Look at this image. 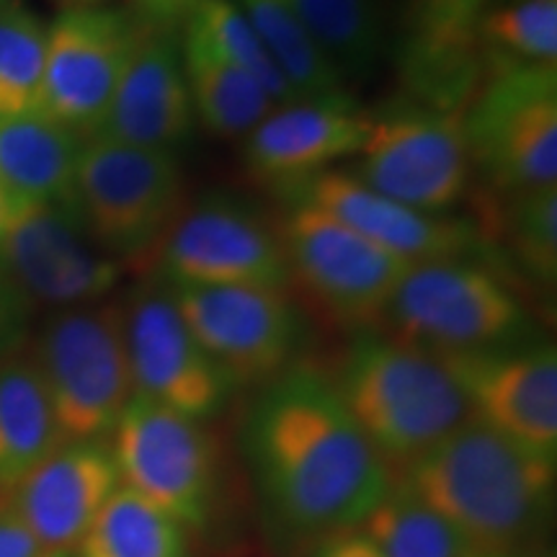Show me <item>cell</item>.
Wrapping results in <instances>:
<instances>
[{
  "label": "cell",
  "instance_id": "cell-21",
  "mask_svg": "<svg viewBox=\"0 0 557 557\" xmlns=\"http://www.w3.org/2000/svg\"><path fill=\"white\" fill-rule=\"evenodd\" d=\"M367 129V111L351 94L292 101L271 109L243 137V163L256 178L278 189L357 156Z\"/></svg>",
  "mask_w": 557,
  "mask_h": 557
},
{
  "label": "cell",
  "instance_id": "cell-28",
  "mask_svg": "<svg viewBox=\"0 0 557 557\" xmlns=\"http://www.w3.org/2000/svg\"><path fill=\"white\" fill-rule=\"evenodd\" d=\"M344 81L364 78L382 52L377 0H282Z\"/></svg>",
  "mask_w": 557,
  "mask_h": 557
},
{
  "label": "cell",
  "instance_id": "cell-40",
  "mask_svg": "<svg viewBox=\"0 0 557 557\" xmlns=\"http://www.w3.org/2000/svg\"><path fill=\"white\" fill-rule=\"evenodd\" d=\"M540 557H555L553 553H545V555H540Z\"/></svg>",
  "mask_w": 557,
  "mask_h": 557
},
{
  "label": "cell",
  "instance_id": "cell-34",
  "mask_svg": "<svg viewBox=\"0 0 557 557\" xmlns=\"http://www.w3.org/2000/svg\"><path fill=\"white\" fill-rule=\"evenodd\" d=\"M310 557H382V555L361 529H351V532L331 534V537L318 540L315 545H312Z\"/></svg>",
  "mask_w": 557,
  "mask_h": 557
},
{
  "label": "cell",
  "instance_id": "cell-24",
  "mask_svg": "<svg viewBox=\"0 0 557 557\" xmlns=\"http://www.w3.org/2000/svg\"><path fill=\"white\" fill-rule=\"evenodd\" d=\"M62 444L52 400L32 357L0 361V496Z\"/></svg>",
  "mask_w": 557,
  "mask_h": 557
},
{
  "label": "cell",
  "instance_id": "cell-13",
  "mask_svg": "<svg viewBox=\"0 0 557 557\" xmlns=\"http://www.w3.org/2000/svg\"><path fill=\"white\" fill-rule=\"evenodd\" d=\"M152 271L173 284L292 287L278 227L250 201L225 191L186 201L160 243Z\"/></svg>",
  "mask_w": 557,
  "mask_h": 557
},
{
  "label": "cell",
  "instance_id": "cell-30",
  "mask_svg": "<svg viewBox=\"0 0 557 557\" xmlns=\"http://www.w3.org/2000/svg\"><path fill=\"white\" fill-rule=\"evenodd\" d=\"M382 557H470L462 534L429 508L403 480L359 527Z\"/></svg>",
  "mask_w": 557,
  "mask_h": 557
},
{
  "label": "cell",
  "instance_id": "cell-22",
  "mask_svg": "<svg viewBox=\"0 0 557 557\" xmlns=\"http://www.w3.org/2000/svg\"><path fill=\"white\" fill-rule=\"evenodd\" d=\"M83 139L45 114H0V186L18 207L73 205Z\"/></svg>",
  "mask_w": 557,
  "mask_h": 557
},
{
  "label": "cell",
  "instance_id": "cell-3",
  "mask_svg": "<svg viewBox=\"0 0 557 557\" xmlns=\"http://www.w3.org/2000/svg\"><path fill=\"white\" fill-rule=\"evenodd\" d=\"M331 382L387 468L408 470L472 418L447 361L385 331L354 333Z\"/></svg>",
  "mask_w": 557,
  "mask_h": 557
},
{
  "label": "cell",
  "instance_id": "cell-4",
  "mask_svg": "<svg viewBox=\"0 0 557 557\" xmlns=\"http://www.w3.org/2000/svg\"><path fill=\"white\" fill-rule=\"evenodd\" d=\"M380 331L438 357L517 346L532 320L511 284L485 261H416L389 297Z\"/></svg>",
  "mask_w": 557,
  "mask_h": 557
},
{
  "label": "cell",
  "instance_id": "cell-39",
  "mask_svg": "<svg viewBox=\"0 0 557 557\" xmlns=\"http://www.w3.org/2000/svg\"><path fill=\"white\" fill-rule=\"evenodd\" d=\"M73 5H90V3H99V0H67Z\"/></svg>",
  "mask_w": 557,
  "mask_h": 557
},
{
  "label": "cell",
  "instance_id": "cell-18",
  "mask_svg": "<svg viewBox=\"0 0 557 557\" xmlns=\"http://www.w3.org/2000/svg\"><path fill=\"white\" fill-rule=\"evenodd\" d=\"M197 116L176 26L137 18V34L99 135L178 156L191 143Z\"/></svg>",
  "mask_w": 557,
  "mask_h": 557
},
{
  "label": "cell",
  "instance_id": "cell-1",
  "mask_svg": "<svg viewBox=\"0 0 557 557\" xmlns=\"http://www.w3.org/2000/svg\"><path fill=\"white\" fill-rule=\"evenodd\" d=\"M243 447L269 517L312 545L359 529L395 483L329 374L312 367L259 387Z\"/></svg>",
  "mask_w": 557,
  "mask_h": 557
},
{
  "label": "cell",
  "instance_id": "cell-11",
  "mask_svg": "<svg viewBox=\"0 0 557 557\" xmlns=\"http://www.w3.org/2000/svg\"><path fill=\"white\" fill-rule=\"evenodd\" d=\"M120 483L181 527L201 529L218 498V447L205 423L148 398L129 400L111 442Z\"/></svg>",
  "mask_w": 557,
  "mask_h": 557
},
{
  "label": "cell",
  "instance_id": "cell-19",
  "mask_svg": "<svg viewBox=\"0 0 557 557\" xmlns=\"http://www.w3.org/2000/svg\"><path fill=\"white\" fill-rule=\"evenodd\" d=\"M487 0H406L398 41L403 96L462 114L487 81L478 24Z\"/></svg>",
  "mask_w": 557,
  "mask_h": 557
},
{
  "label": "cell",
  "instance_id": "cell-41",
  "mask_svg": "<svg viewBox=\"0 0 557 557\" xmlns=\"http://www.w3.org/2000/svg\"><path fill=\"white\" fill-rule=\"evenodd\" d=\"M54 557H67V555H54Z\"/></svg>",
  "mask_w": 557,
  "mask_h": 557
},
{
  "label": "cell",
  "instance_id": "cell-20",
  "mask_svg": "<svg viewBox=\"0 0 557 557\" xmlns=\"http://www.w3.org/2000/svg\"><path fill=\"white\" fill-rule=\"evenodd\" d=\"M120 485V470L103 438L67 442L13 487L9 506L45 557L70 555Z\"/></svg>",
  "mask_w": 557,
  "mask_h": 557
},
{
  "label": "cell",
  "instance_id": "cell-29",
  "mask_svg": "<svg viewBox=\"0 0 557 557\" xmlns=\"http://www.w3.org/2000/svg\"><path fill=\"white\" fill-rule=\"evenodd\" d=\"M487 75L508 67L557 65V0H498L478 24Z\"/></svg>",
  "mask_w": 557,
  "mask_h": 557
},
{
  "label": "cell",
  "instance_id": "cell-5",
  "mask_svg": "<svg viewBox=\"0 0 557 557\" xmlns=\"http://www.w3.org/2000/svg\"><path fill=\"white\" fill-rule=\"evenodd\" d=\"M73 205L96 246L124 269L148 274L160 243L186 205L178 156L90 137L78 156Z\"/></svg>",
  "mask_w": 557,
  "mask_h": 557
},
{
  "label": "cell",
  "instance_id": "cell-36",
  "mask_svg": "<svg viewBox=\"0 0 557 557\" xmlns=\"http://www.w3.org/2000/svg\"><path fill=\"white\" fill-rule=\"evenodd\" d=\"M16 212H18V205L9 197V194L3 191V186H0V243H3L5 233H9V227H11L13 218H16Z\"/></svg>",
  "mask_w": 557,
  "mask_h": 557
},
{
  "label": "cell",
  "instance_id": "cell-37",
  "mask_svg": "<svg viewBox=\"0 0 557 557\" xmlns=\"http://www.w3.org/2000/svg\"><path fill=\"white\" fill-rule=\"evenodd\" d=\"M470 557H529L527 549H519V553H498V555H470Z\"/></svg>",
  "mask_w": 557,
  "mask_h": 557
},
{
  "label": "cell",
  "instance_id": "cell-38",
  "mask_svg": "<svg viewBox=\"0 0 557 557\" xmlns=\"http://www.w3.org/2000/svg\"><path fill=\"white\" fill-rule=\"evenodd\" d=\"M13 5H18V0H0V11L13 9Z\"/></svg>",
  "mask_w": 557,
  "mask_h": 557
},
{
  "label": "cell",
  "instance_id": "cell-16",
  "mask_svg": "<svg viewBox=\"0 0 557 557\" xmlns=\"http://www.w3.org/2000/svg\"><path fill=\"white\" fill-rule=\"evenodd\" d=\"M274 194L284 207L305 205L331 214L361 238L408 263L434 259L485 261L487 243L475 222L451 214L418 212L372 191L346 171L312 173L295 184L278 186Z\"/></svg>",
  "mask_w": 557,
  "mask_h": 557
},
{
  "label": "cell",
  "instance_id": "cell-12",
  "mask_svg": "<svg viewBox=\"0 0 557 557\" xmlns=\"http://www.w3.org/2000/svg\"><path fill=\"white\" fill-rule=\"evenodd\" d=\"M173 295L201 348L235 389L263 387L295 367L305 323L289 289L173 284Z\"/></svg>",
  "mask_w": 557,
  "mask_h": 557
},
{
  "label": "cell",
  "instance_id": "cell-2",
  "mask_svg": "<svg viewBox=\"0 0 557 557\" xmlns=\"http://www.w3.org/2000/svg\"><path fill=\"white\" fill-rule=\"evenodd\" d=\"M403 483L462 534L472 555L519 553L547 517L555 459L472 416L416 459Z\"/></svg>",
  "mask_w": 557,
  "mask_h": 557
},
{
  "label": "cell",
  "instance_id": "cell-27",
  "mask_svg": "<svg viewBox=\"0 0 557 557\" xmlns=\"http://www.w3.org/2000/svg\"><path fill=\"white\" fill-rule=\"evenodd\" d=\"M491 194V191H487ZM496 197V207L480 205V220L496 227L506 240V256L521 274L542 289H555L557 282V186Z\"/></svg>",
  "mask_w": 557,
  "mask_h": 557
},
{
  "label": "cell",
  "instance_id": "cell-9",
  "mask_svg": "<svg viewBox=\"0 0 557 557\" xmlns=\"http://www.w3.org/2000/svg\"><path fill=\"white\" fill-rule=\"evenodd\" d=\"M120 308L135 395L201 423L230 406L233 382L191 333L169 278L148 271L120 299Z\"/></svg>",
  "mask_w": 557,
  "mask_h": 557
},
{
  "label": "cell",
  "instance_id": "cell-25",
  "mask_svg": "<svg viewBox=\"0 0 557 557\" xmlns=\"http://www.w3.org/2000/svg\"><path fill=\"white\" fill-rule=\"evenodd\" d=\"M75 557H189L186 527L120 485L83 534Z\"/></svg>",
  "mask_w": 557,
  "mask_h": 557
},
{
  "label": "cell",
  "instance_id": "cell-8",
  "mask_svg": "<svg viewBox=\"0 0 557 557\" xmlns=\"http://www.w3.org/2000/svg\"><path fill=\"white\" fill-rule=\"evenodd\" d=\"M367 139L351 176L418 212L447 214L468 197L472 163L462 114L408 96L367 111Z\"/></svg>",
  "mask_w": 557,
  "mask_h": 557
},
{
  "label": "cell",
  "instance_id": "cell-31",
  "mask_svg": "<svg viewBox=\"0 0 557 557\" xmlns=\"http://www.w3.org/2000/svg\"><path fill=\"white\" fill-rule=\"evenodd\" d=\"M47 29L21 5L0 11V114H41Z\"/></svg>",
  "mask_w": 557,
  "mask_h": 557
},
{
  "label": "cell",
  "instance_id": "cell-35",
  "mask_svg": "<svg viewBox=\"0 0 557 557\" xmlns=\"http://www.w3.org/2000/svg\"><path fill=\"white\" fill-rule=\"evenodd\" d=\"M201 3L205 0H139L145 18L163 26H176L181 21H186Z\"/></svg>",
  "mask_w": 557,
  "mask_h": 557
},
{
  "label": "cell",
  "instance_id": "cell-10",
  "mask_svg": "<svg viewBox=\"0 0 557 557\" xmlns=\"http://www.w3.org/2000/svg\"><path fill=\"white\" fill-rule=\"evenodd\" d=\"M278 235L289 278L325 318L351 331H380L408 261L305 205L287 207Z\"/></svg>",
  "mask_w": 557,
  "mask_h": 557
},
{
  "label": "cell",
  "instance_id": "cell-7",
  "mask_svg": "<svg viewBox=\"0 0 557 557\" xmlns=\"http://www.w3.org/2000/svg\"><path fill=\"white\" fill-rule=\"evenodd\" d=\"M462 124L485 191L513 197L557 186V65L491 73Z\"/></svg>",
  "mask_w": 557,
  "mask_h": 557
},
{
  "label": "cell",
  "instance_id": "cell-14",
  "mask_svg": "<svg viewBox=\"0 0 557 557\" xmlns=\"http://www.w3.org/2000/svg\"><path fill=\"white\" fill-rule=\"evenodd\" d=\"M137 18L73 5L47 29L41 114L81 137H96L127 65Z\"/></svg>",
  "mask_w": 557,
  "mask_h": 557
},
{
  "label": "cell",
  "instance_id": "cell-23",
  "mask_svg": "<svg viewBox=\"0 0 557 557\" xmlns=\"http://www.w3.org/2000/svg\"><path fill=\"white\" fill-rule=\"evenodd\" d=\"M181 60L194 116L212 135L243 139L263 116L271 114V109H276L267 90L233 65L189 21L181 34Z\"/></svg>",
  "mask_w": 557,
  "mask_h": 557
},
{
  "label": "cell",
  "instance_id": "cell-6",
  "mask_svg": "<svg viewBox=\"0 0 557 557\" xmlns=\"http://www.w3.org/2000/svg\"><path fill=\"white\" fill-rule=\"evenodd\" d=\"M32 359L52 400L62 444L107 438L135 398L120 299L54 312Z\"/></svg>",
  "mask_w": 557,
  "mask_h": 557
},
{
  "label": "cell",
  "instance_id": "cell-26",
  "mask_svg": "<svg viewBox=\"0 0 557 557\" xmlns=\"http://www.w3.org/2000/svg\"><path fill=\"white\" fill-rule=\"evenodd\" d=\"M259 34L269 58L297 101L348 94V83L323 47L282 0H235Z\"/></svg>",
  "mask_w": 557,
  "mask_h": 557
},
{
  "label": "cell",
  "instance_id": "cell-32",
  "mask_svg": "<svg viewBox=\"0 0 557 557\" xmlns=\"http://www.w3.org/2000/svg\"><path fill=\"white\" fill-rule=\"evenodd\" d=\"M186 21L197 26L233 65H238L243 73H248L250 78L259 83L276 107L297 101L287 83H284L282 73L276 70L274 60L269 58L253 24L235 0H205Z\"/></svg>",
  "mask_w": 557,
  "mask_h": 557
},
{
  "label": "cell",
  "instance_id": "cell-17",
  "mask_svg": "<svg viewBox=\"0 0 557 557\" xmlns=\"http://www.w3.org/2000/svg\"><path fill=\"white\" fill-rule=\"evenodd\" d=\"M468 395L472 416L527 449L557 457V351L553 344L442 357Z\"/></svg>",
  "mask_w": 557,
  "mask_h": 557
},
{
  "label": "cell",
  "instance_id": "cell-33",
  "mask_svg": "<svg viewBox=\"0 0 557 557\" xmlns=\"http://www.w3.org/2000/svg\"><path fill=\"white\" fill-rule=\"evenodd\" d=\"M0 557H45L24 521L0 498Z\"/></svg>",
  "mask_w": 557,
  "mask_h": 557
},
{
  "label": "cell",
  "instance_id": "cell-15",
  "mask_svg": "<svg viewBox=\"0 0 557 557\" xmlns=\"http://www.w3.org/2000/svg\"><path fill=\"white\" fill-rule=\"evenodd\" d=\"M0 267L29 302L58 310L109 299L124 274L90 238L75 205L18 207L0 243Z\"/></svg>",
  "mask_w": 557,
  "mask_h": 557
}]
</instances>
